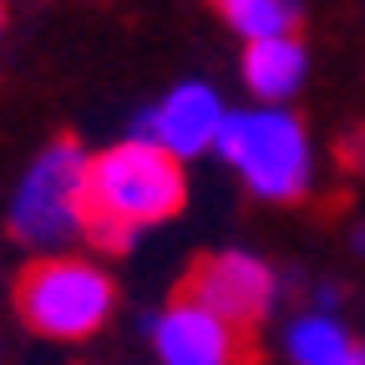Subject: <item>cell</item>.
Instances as JSON below:
<instances>
[{
    "label": "cell",
    "instance_id": "8",
    "mask_svg": "<svg viewBox=\"0 0 365 365\" xmlns=\"http://www.w3.org/2000/svg\"><path fill=\"white\" fill-rule=\"evenodd\" d=\"M304 76H309V51L299 36L259 41L244 51V86L264 107H289V97L304 86Z\"/></svg>",
    "mask_w": 365,
    "mask_h": 365
},
{
    "label": "cell",
    "instance_id": "9",
    "mask_svg": "<svg viewBox=\"0 0 365 365\" xmlns=\"http://www.w3.org/2000/svg\"><path fill=\"white\" fill-rule=\"evenodd\" d=\"M360 345L350 340L345 319L330 309H304L299 319H289L284 330V355L289 365H345Z\"/></svg>",
    "mask_w": 365,
    "mask_h": 365
},
{
    "label": "cell",
    "instance_id": "2",
    "mask_svg": "<svg viewBox=\"0 0 365 365\" xmlns=\"http://www.w3.org/2000/svg\"><path fill=\"white\" fill-rule=\"evenodd\" d=\"M6 223L16 244L36 249L41 259L71 254V244L91 234V153L71 137L46 143L16 178Z\"/></svg>",
    "mask_w": 365,
    "mask_h": 365
},
{
    "label": "cell",
    "instance_id": "7",
    "mask_svg": "<svg viewBox=\"0 0 365 365\" xmlns=\"http://www.w3.org/2000/svg\"><path fill=\"white\" fill-rule=\"evenodd\" d=\"M193 299H203L213 314H223L228 325H264L274 314V299H279V279H274V269L249 254V249H223L213 259H203L193 269Z\"/></svg>",
    "mask_w": 365,
    "mask_h": 365
},
{
    "label": "cell",
    "instance_id": "11",
    "mask_svg": "<svg viewBox=\"0 0 365 365\" xmlns=\"http://www.w3.org/2000/svg\"><path fill=\"white\" fill-rule=\"evenodd\" d=\"M345 365H365V350H355V355H350V360H345Z\"/></svg>",
    "mask_w": 365,
    "mask_h": 365
},
{
    "label": "cell",
    "instance_id": "13",
    "mask_svg": "<svg viewBox=\"0 0 365 365\" xmlns=\"http://www.w3.org/2000/svg\"><path fill=\"white\" fill-rule=\"evenodd\" d=\"M218 6H228V0H218Z\"/></svg>",
    "mask_w": 365,
    "mask_h": 365
},
{
    "label": "cell",
    "instance_id": "10",
    "mask_svg": "<svg viewBox=\"0 0 365 365\" xmlns=\"http://www.w3.org/2000/svg\"><path fill=\"white\" fill-rule=\"evenodd\" d=\"M223 16H228V26H234L249 46L284 41L299 26V0H228Z\"/></svg>",
    "mask_w": 365,
    "mask_h": 365
},
{
    "label": "cell",
    "instance_id": "4",
    "mask_svg": "<svg viewBox=\"0 0 365 365\" xmlns=\"http://www.w3.org/2000/svg\"><path fill=\"white\" fill-rule=\"evenodd\" d=\"M117 309V284L97 259L51 254L21 274V319L46 340H91Z\"/></svg>",
    "mask_w": 365,
    "mask_h": 365
},
{
    "label": "cell",
    "instance_id": "5",
    "mask_svg": "<svg viewBox=\"0 0 365 365\" xmlns=\"http://www.w3.org/2000/svg\"><path fill=\"white\" fill-rule=\"evenodd\" d=\"M228 112H234V107L218 97V86L193 76V81H178L158 107H148L143 117H137L132 137H143V143L163 148L168 158L188 163L198 153H218V137L228 127Z\"/></svg>",
    "mask_w": 365,
    "mask_h": 365
},
{
    "label": "cell",
    "instance_id": "6",
    "mask_svg": "<svg viewBox=\"0 0 365 365\" xmlns=\"http://www.w3.org/2000/svg\"><path fill=\"white\" fill-rule=\"evenodd\" d=\"M153 360L158 365H239L244 360V330L213 314L203 299L182 294L163 304L148 325Z\"/></svg>",
    "mask_w": 365,
    "mask_h": 365
},
{
    "label": "cell",
    "instance_id": "12",
    "mask_svg": "<svg viewBox=\"0 0 365 365\" xmlns=\"http://www.w3.org/2000/svg\"><path fill=\"white\" fill-rule=\"evenodd\" d=\"M0 31H6V11H0Z\"/></svg>",
    "mask_w": 365,
    "mask_h": 365
},
{
    "label": "cell",
    "instance_id": "1",
    "mask_svg": "<svg viewBox=\"0 0 365 365\" xmlns=\"http://www.w3.org/2000/svg\"><path fill=\"white\" fill-rule=\"evenodd\" d=\"M182 198V163L143 137L112 143L91 158V234L102 249H132V239L153 223H168Z\"/></svg>",
    "mask_w": 365,
    "mask_h": 365
},
{
    "label": "cell",
    "instance_id": "3",
    "mask_svg": "<svg viewBox=\"0 0 365 365\" xmlns=\"http://www.w3.org/2000/svg\"><path fill=\"white\" fill-rule=\"evenodd\" d=\"M218 158L264 203H299L314 188V143L289 107H234L218 137Z\"/></svg>",
    "mask_w": 365,
    "mask_h": 365
}]
</instances>
